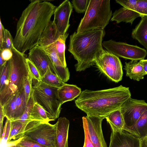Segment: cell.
<instances>
[{
	"instance_id": "obj_1",
	"label": "cell",
	"mask_w": 147,
	"mask_h": 147,
	"mask_svg": "<svg viewBox=\"0 0 147 147\" xmlns=\"http://www.w3.org/2000/svg\"><path fill=\"white\" fill-rule=\"evenodd\" d=\"M56 7L46 1H31L17 23L13 45L17 51L24 54L37 45Z\"/></svg>"
},
{
	"instance_id": "obj_2",
	"label": "cell",
	"mask_w": 147,
	"mask_h": 147,
	"mask_svg": "<svg viewBox=\"0 0 147 147\" xmlns=\"http://www.w3.org/2000/svg\"><path fill=\"white\" fill-rule=\"evenodd\" d=\"M129 88L122 85L98 90L86 89L75 100L76 106L88 116L105 117L119 109L131 97Z\"/></svg>"
},
{
	"instance_id": "obj_3",
	"label": "cell",
	"mask_w": 147,
	"mask_h": 147,
	"mask_svg": "<svg viewBox=\"0 0 147 147\" xmlns=\"http://www.w3.org/2000/svg\"><path fill=\"white\" fill-rule=\"evenodd\" d=\"M105 34L104 29H94L70 36L68 50L77 61V71H84L94 65V62L104 49L102 41Z\"/></svg>"
},
{
	"instance_id": "obj_4",
	"label": "cell",
	"mask_w": 147,
	"mask_h": 147,
	"mask_svg": "<svg viewBox=\"0 0 147 147\" xmlns=\"http://www.w3.org/2000/svg\"><path fill=\"white\" fill-rule=\"evenodd\" d=\"M13 56L9 60L10 69L8 82L0 92V104L2 106L12 96L24 89V78L30 74L27 66L25 53L17 51L13 45Z\"/></svg>"
},
{
	"instance_id": "obj_5",
	"label": "cell",
	"mask_w": 147,
	"mask_h": 147,
	"mask_svg": "<svg viewBox=\"0 0 147 147\" xmlns=\"http://www.w3.org/2000/svg\"><path fill=\"white\" fill-rule=\"evenodd\" d=\"M112 15L110 0H89L76 32L79 33L94 29H104Z\"/></svg>"
},
{
	"instance_id": "obj_6",
	"label": "cell",
	"mask_w": 147,
	"mask_h": 147,
	"mask_svg": "<svg viewBox=\"0 0 147 147\" xmlns=\"http://www.w3.org/2000/svg\"><path fill=\"white\" fill-rule=\"evenodd\" d=\"M58 88L41 80L37 81L32 86V94L35 102L46 111L49 121H54L58 118L62 109L63 104L57 95Z\"/></svg>"
},
{
	"instance_id": "obj_7",
	"label": "cell",
	"mask_w": 147,
	"mask_h": 147,
	"mask_svg": "<svg viewBox=\"0 0 147 147\" xmlns=\"http://www.w3.org/2000/svg\"><path fill=\"white\" fill-rule=\"evenodd\" d=\"M55 125L49 122L32 120L26 125L21 138L31 140L48 147H55Z\"/></svg>"
},
{
	"instance_id": "obj_8",
	"label": "cell",
	"mask_w": 147,
	"mask_h": 147,
	"mask_svg": "<svg viewBox=\"0 0 147 147\" xmlns=\"http://www.w3.org/2000/svg\"><path fill=\"white\" fill-rule=\"evenodd\" d=\"M97 68L115 82L122 78V65L119 57L104 49L94 62Z\"/></svg>"
},
{
	"instance_id": "obj_9",
	"label": "cell",
	"mask_w": 147,
	"mask_h": 147,
	"mask_svg": "<svg viewBox=\"0 0 147 147\" xmlns=\"http://www.w3.org/2000/svg\"><path fill=\"white\" fill-rule=\"evenodd\" d=\"M102 46L107 51L117 57L131 61L144 59L147 55V52L144 49L112 40L104 41Z\"/></svg>"
},
{
	"instance_id": "obj_10",
	"label": "cell",
	"mask_w": 147,
	"mask_h": 147,
	"mask_svg": "<svg viewBox=\"0 0 147 147\" xmlns=\"http://www.w3.org/2000/svg\"><path fill=\"white\" fill-rule=\"evenodd\" d=\"M123 115L125 127L134 125L143 113L147 110V103L144 100L131 97L124 102L119 109Z\"/></svg>"
},
{
	"instance_id": "obj_11",
	"label": "cell",
	"mask_w": 147,
	"mask_h": 147,
	"mask_svg": "<svg viewBox=\"0 0 147 147\" xmlns=\"http://www.w3.org/2000/svg\"><path fill=\"white\" fill-rule=\"evenodd\" d=\"M73 8L71 3L68 0H66L55 9L53 21L55 30L56 40L66 33L70 25L69 19Z\"/></svg>"
},
{
	"instance_id": "obj_12",
	"label": "cell",
	"mask_w": 147,
	"mask_h": 147,
	"mask_svg": "<svg viewBox=\"0 0 147 147\" xmlns=\"http://www.w3.org/2000/svg\"><path fill=\"white\" fill-rule=\"evenodd\" d=\"M104 117L86 115L82 120L86 122L91 141L94 147H107L104 138L102 123Z\"/></svg>"
},
{
	"instance_id": "obj_13",
	"label": "cell",
	"mask_w": 147,
	"mask_h": 147,
	"mask_svg": "<svg viewBox=\"0 0 147 147\" xmlns=\"http://www.w3.org/2000/svg\"><path fill=\"white\" fill-rule=\"evenodd\" d=\"M109 147H140V139L124 130L111 129Z\"/></svg>"
},
{
	"instance_id": "obj_14",
	"label": "cell",
	"mask_w": 147,
	"mask_h": 147,
	"mask_svg": "<svg viewBox=\"0 0 147 147\" xmlns=\"http://www.w3.org/2000/svg\"><path fill=\"white\" fill-rule=\"evenodd\" d=\"M28 58L36 66L42 77L49 68L54 73L53 65L50 58L36 45L29 50Z\"/></svg>"
},
{
	"instance_id": "obj_15",
	"label": "cell",
	"mask_w": 147,
	"mask_h": 147,
	"mask_svg": "<svg viewBox=\"0 0 147 147\" xmlns=\"http://www.w3.org/2000/svg\"><path fill=\"white\" fill-rule=\"evenodd\" d=\"M41 50L51 59L53 67L54 73L63 82H67L69 78V72L68 68L64 66L59 58L55 51V44Z\"/></svg>"
},
{
	"instance_id": "obj_16",
	"label": "cell",
	"mask_w": 147,
	"mask_h": 147,
	"mask_svg": "<svg viewBox=\"0 0 147 147\" xmlns=\"http://www.w3.org/2000/svg\"><path fill=\"white\" fill-rule=\"evenodd\" d=\"M69 121L60 117L54 124L55 127V147H68V136Z\"/></svg>"
},
{
	"instance_id": "obj_17",
	"label": "cell",
	"mask_w": 147,
	"mask_h": 147,
	"mask_svg": "<svg viewBox=\"0 0 147 147\" xmlns=\"http://www.w3.org/2000/svg\"><path fill=\"white\" fill-rule=\"evenodd\" d=\"M81 89L75 85L65 83L57 90V95L61 103L71 101L79 96L82 92Z\"/></svg>"
},
{
	"instance_id": "obj_18",
	"label": "cell",
	"mask_w": 147,
	"mask_h": 147,
	"mask_svg": "<svg viewBox=\"0 0 147 147\" xmlns=\"http://www.w3.org/2000/svg\"><path fill=\"white\" fill-rule=\"evenodd\" d=\"M124 69L126 71V75L130 79L139 81L143 79L146 75L145 72L141 61H131L125 62Z\"/></svg>"
},
{
	"instance_id": "obj_19",
	"label": "cell",
	"mask_w": 147,
	"mask_h": 147,
	"mask_svg": "<svg viewBox=\"0 0 147 147\" xmlns=\"http://www.w3.org/2000/svg\"><path fill=\"white\" fill-rule=\"evenodd\" d=\"M140 17L141 15L135 10L123 7L115 11L111 21L117 23L123 22L132 24L134 20Z\"/></svg>"
},
{
	"instance_id": "obj_20",
	"label": "cell",
	"mask_w": 147,
	"mask_h": 147,
	"mask_svg": "<svg viewBox=\"0 0 147 147\" xmlns=\"http://www.w3.org/2000/svg\"><path fill=\"white\" fill-rule=\"evenodd\" d=\"M123 130L140 139L147 136V110L134 125L130 127H125Z\"/></svg>"
},
{
	"instance_id": "obj_21",
	"label": "cell",
	"mask_w": 147,
	"mask_h": 147,
	"mask_svg": "<svg viewBox=\"0 0 147 147\" xmlns=\"http://www.w3.org/2000/svg\"><path fill=\"white\" fill-rule=\"evenodd\" d=\"M55 30L53 21H51L41 34L36 45L41 49L55 44Z\"/></svg>"
},
{
	"instance_id": "obj_22",
	"label": "cell",
	"mask_w": 147,
	"mask_h": 147,
	"mask_svg": "<svg viewBox=\"0 0 147 147\" xmlns=\"http://www.w3.org/2000/svg\"><path fill=\"white\" fill-rule=\"evenodd\" d=\"M141 19L131 32V36L142 45L147 51V16Z\"/></svg>"
},
{
	"instance_id": "obj_23",
	"label": "cell",
	"mask_w": 147,
	"mask_h": 147,
	"mask_svg": "<svg viewBox=\"0 0 147 147\" xmlns=\"http://www.w3.org/2000/svg\"><path fill=\"white\" fill-rule=\"evenodd\" d=\"M110 125L111 129L123 130L125 123L123 115L120 109L109 113L105 117Z\"/></svg>"
},
{
	"instance_id": "obj_24",
	"label": "cell",
	"mask_w": 147,
	"mask_h": 147,
	"mask_svg": "<svg viewBox=\"0 0 147 147\" xmlns=\"http://www.w3.org/2000/svg\"><path fill=\"white\" fill-rule=\"evenodd\" d=\"M27 124L18 121H11L10 134L7 142H15L21 138Z\"/></svg>"
},
{
	"instance_id": "obj_25",
	"label": "cell",
	"mask_w": 147,
	"mask_h": 147,
	"mask_svg": "<svg viewBox=\"0 0 147 147\" xmlns=\"http://www.w3.org/2000/svg\"><path fill=\"white\" fill-rule=\"evenodd\" d=\"M69 34L66 33L60 36L56 40L55 49L57 55L63 65L67 67L65 56V42Z\"/></svg>"
},
{
	"instance_id": "obj_26",
	"label": "cell",
	"mask_w": 147,
	"mask_h": 147,
	"mask_svg": "<svg viewBox=\"0 0 147 147\" xmlns=\"http://www.w3.org/2000/svg\"><path fill=\"white\" fill-rule=\"evenodd\" d=\"M41 80L48 85L58 88L62 87L65 84L52 71L50 68L42 77Z\"/></svg>"
},
{
	"instance_id": "obj_27",
	"label": "cell",
	"mask_w": 147,
	"mask_h": 147,
	"mask_svg": "<svg viewBox=\"0 0 147 147\" xmlns=\"http://www.w3.org/2000/svg\"><path fill=\"white\" fill-rule=\"evenodd\" d=\"M17 94L12 96L3 106L5 117L11 121L15 120Z\"/></svg>"
},
{
	"instance_id": "obj_28",
	"label": "cell",
	"mask_w": 147,
	"mask_h": 147,
	"mask_svg": "<svg viewBox=\"0 0 147 147\" xmlns=\"http://www.w3.org/2000/svg\"><path fill=\"white\" fill-rule=\"evenodd\" d=\"M30 120L49 121L46 111L36 102H35L33 105L30 114Z\"/></svg>"
},
{
	"instance_id": "obj_29",
	"label": "cell",
	"mask_w": 147,
	"mask_h": 147,
	"mask_svg": "<svg viewBox=\"0 0 147 147\" xmlns=\"http://www.w3.org/2000/svg\"><path fill=\"white\" fill-rule=\"evenodd\" d=\"M16 104V108L14 121L21 116L25 111L27 103L24 89L17 94Z\"/></svg>"
},
{
	"instance_id": "obj_30",
	"label": "cell",
	"mask_w": 147,
	"mask_h": 147,
	"mask_svg": "<svg viewBox=\"0 0 147 147\" xmlns=\"http://www.w3.org/2000/svg\"><path fill=\"white\" fill-rule=\"evenodd\" d=\"M35 102L32 91L31 96L26 104L24 113L21 116L15 121H18L25 123H27L30 121V114Z\"/></svg>"
},
{
	"instance_id": "obj_31",
	"label": "cell",
	"mask_w": 147,
	"mask_h": 147,
	"mask_svg": "<svg viewBox=\"0 0 147 147\" xmlns=\"http://www.w3.org/2000/svg\"><path fill=\"white\" fill-rule=\"evenodd\" d=\"M10 69L9 60L7 61L4 66L0 68V92L6 85L9 78Z\"/></svg>"
},
{
	"instance_id": "obj_32",
	"label": "cell",
	"mask_w": 147,
	"mask_h": 147,
	"mask_svg": "<svg viewBox=\"0 0 147 147\" xmlns=\"http://www.w3.org/2000/svg\"><path fill=\"white\" fill-rule=\"evenodd\" d=\"M32 78L30 74L24 78V90L26 103L29 99L32 91Z\"/></svg>"
},
{
	"instance_id": "obj_33",
	"label": "cell",
	"mask_w": 147,
	"mask_h": 147,
	"mask_svg": "<svg viewBox=\"0 0 147 147\" xmlns=\"http://www.w3.org/2000/svg\"><path fill=\"white\" fill-rule=\"evenodd\" d=\"M89 0H73L71 1L73 7L78 13H85Z\"/></svg>"
},
{
	"instance_id": "obj_34",
	"label": "cell",
	"mask_w": 147,
	"mask_h": 147,
	"mask_svg": "<svg viewBox=\"0 0 147 147\" xmlns=\"http://www.w3.org/2000/svg\"><path fill=\"white\" fill-rule=\"evenodd\" d=\"M26 62L32 79L38 81H41L42 77L36 66L28 57L26 59Z\"/></svg>"
},
{
	"instance_id": "obj_35",
	"label": "cell",
	"mask_w": 147,
	"mask_h": 147,
	"mask_svg": "<svg viewBox=\"0 0 147 147\" xmlns=\"http://www.w3.org/2000/svg\"><path fill=\"white\" fill-rule=\"evenodd\" d=\"M136 10L141 15V17L147 16V0H138Z\"/></svg>"
},
{
	"instance_id": "obj_36",
	"label": "cell",
	"mask_w": 147,
	"mask_h": 147,
	"mask_svg": "<svg viewBox=\"0 0 147 147\" xmlns=\"http://www.w3.org/2000/svg\"><path fill=\"white\" fill-rule=\"evenodd\" d=\"M18 144L27 147H48L31 140L21 138L15 142Z\"/></svg>"
},
{
	"instance_id": "obj_37",
	"label": "cell",
	"mask_w": 147,
	"mask_h": 147,
	"mask_svg": "<svg viewBox=\"0 0 147 147\" xmlns=\"http://www.w3.org/2000/svg\"><path fill=\"white\" fill-rule=\"evenodd\" d=\"M13 39L10 32L7 29H5L1 50L5 49H11L13 44Z\"/></svg>"
},
{
	"instance_id": "obj_38",
	"label": "cell",
	"mask_w": 147,
	"mask_h": 147,
	"mask_svg": "<svg viewBox=\"0 0 147 147\" xmlns=\"http://www.w3.org/2000/svg\"><path fill=\"white\" fill-rule=\"evenodd\" d=\"M138 0H116V3L123 7L129 9L136 10V6Z\"/></svg>"
},
{
	"instance_id": "obj_39",
	"label": "cell",
	"mask_w": 147,
	"mask_h": 147,
	"mask_svg": "<svg viewBox=\"0 0 147 147\" xmlns=\"http://www.w3.org/2000/svg\"><path fill=\"white\" fill-rule=\"evenodd\" d=\"M84 133V142L83 147H94L91 141L86 122L82 120Z\"/></svg>"
},
{
	"instance_id": "obj_40",
	"label": "cell",
	"mask_w": 147,
	"mask_h": 147,
	"mask_svg": "<svg viewBox=\"0 0 147 147\" xmlns=\"http://www.w3.org/2000/svg\"><path fill=\"white\" fill-rule=\"evenodd\" d=\"M0 56L6 61L10 60L13 56L11 49H3L0 50Z\"/></svg>"
},
{
	"instance_id": "obj_41",
	"label": "cell",
	"mask_w": 147,
	"mask_h": 147,
	"mask_svg": "<svg viewBox=\"0 0 147 147\" xmlns=\"http://www.w3.org/2000/svg\"><path fill=\"white\" fill-rule=\"evenodd\" d=\"M11 121L7 119L5 124L6 125V129L4 137V140L7 141L8 138L10 131Z\"/></svg>"
},
{
	"instance_id": "obj_42",
	"label": "cell",
	"mask_w": 147,
	"mask_h": 147,
	"mask_svg": "<svg viewBox=\"0 0 147 147\" xmlns=\"http://www.w3.org/2000/svg\"><path fill=\"white\" fill-rule=\"evenodd\" d=\"M5 29L2 24L1 19L0 20V50L2 49L3 40L5 34Z\"/></svg>"
},
{
	"instance_id": "obj_43",
	"label": "cell",
	"mask_w": 147,
	"mask_h": 147,
	"mask_svg": "<svg viewBox=\"0 0 147 147\" xmlns=\"http://www.w3.org/2000/svg\"><path fill=\"white\" fill-rule=\"evenodd\" d=\"M5 115L3 106L0 104V124H3V119Z\"/></svg>"
},
{
	"instance_id": "obj_44",
	"label": "cell",
	"mask_w": 147,
	"mask_h": 147,
	"mask_svg": "<svg viewBox=\"0 0 147 147\" xmlns=\"http://www.w3.org/2000/svg\"><path fill=\"white\" fill-rule=\"evenodd\" d=\"M140 147H147V136L140 139Z\"/></svg>"
},
{
	"instance_id": "obj_45",
	"label": "cell",
	"mask_w": 147,
	"mask_h": 147,
	"mask_svg": "<svg viewBox=\"0 0 147 147\" xmlns=\"http://www.w3.org/2000/svg\"><path fill=\"white\" fill-rule=\"evenodd\" d=\"M142 62L143 67L144 68V69L146 74H147V59H143L140 60Z\"/></svg>"
},
{
	"instance_id": "obj_46",
	"label": "cell",
	"mask_w": 147,
	"mask_h": 147,
	"mask_svg": "<svg viewBox=\"0 0 147 147\" xmlns=\"http://www.w3.org/2000/svg\"><path fill=\"white\" fill-rule=\"evenodd\" d=\"M7 61L3 59L0 57V68L4 65Z\"/></svg>"
},
{
	"instance_id": "obj_47",
	"label": "cell",
	"mask_w": 147,
	"mask_h": 147,
	"mask_svg": "<svg viewBox=\"0 0 147 147\" xmlns=\"http://www.w3.org/2000/svg\"><path fill=\"white\" fill-rule=\"evenodd\" d=\"M11 147H27L21 146L18 144H15L14 145L10 146Z\"/></svg>"
},
{
	"instance_id": "obj_48",
	"label": "cell",
	"mask_w": 147,
	"mask_h": 147,
	"mask_svg": "<svg viewBox=\"0 0 147 147\" xmlns=\"http://www.w3.org/2000/svg\"><path fill=\"white\" fill-rule=\"evenodd\" d=\"M9 147H10V146H9Z\"/></svg>"
}]
</instances>
